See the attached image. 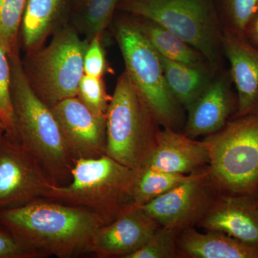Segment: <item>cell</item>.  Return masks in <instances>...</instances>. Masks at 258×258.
<instances>
[{
	"label": "cell",
	"mask_w": 258,
	"mask_h": 258,
	"mask_svg": "<svg viewBox=\"0 0 258 258\" xmlns=\"http://www.w3.org/2000/svg\"><path fill=\"white\" fill-rule=\"evenodd\" d=\"M83 71L86 76L102 78L107 71L105 52L101 44V35H96L88 42L83 60Z\"/></svg>",
	"instance_id": "cell-29"
},
{
	"label": "cell",
	"mask_w": 258,
	"mask_h": 258,
	"mask_svg": "<svg viewBox=\"0 0 258 258\" xmlns=\"http://www.w3.org/2000/svg\"><path fill=\"white\" fill-rule=\"evenodd\" d=\"M0 225L44 257L86 254L103 220L87 209L46 199L0 211Z\"/></svg>",
	"instance_id": "cell-1"
},
{
	"label": "cell",
	"mask_w": 258,
	"mask_h": 258,
	"mask_svg": "<svg viewBox=\"0 0 258 258\" xmlns=\"http://www.w3.org/2000/svg\"><path fill=\"white\" fill-rule=\"evenodd\" d=\"M54 186L39 161L5 134L0 142V211L43 198Z\"/></svg>",
	"instance_id": "cell-10"
},
{
	"label": "cell",
	"mask_w": 258,
	"mask_h": 258,
	"mask_svg": "<svg viewBox=\"0 0 258 258\" xmlns=\"http://www.w3.org/2000/svg\"><path fill=\"white\" fill-rule=\"evenodd\" d=\"M256 196H257V198H258V189H257V195H256Z\"/></svg>",
	"instance_id": "cell-33"
},
{
	"label": "cell",
	"mask_w": 258,
	"mask_h": 258,
	"mask_svg": "<svg viewBox=\"0 0 258 258\" xmlns=\"http://www.w3.org/2000/svg\"><path fill=\"white\" fill-rule=\"evenodd\" d=\"M231 30L244 35L246 28L258 11V0H227Z\"/></svg>",
	"instance_id": "cell-27"
},
{
	"label": "cell",
	"mask_w": 258,
	"mask_h": 258,
	"mask_svg": "<svg viewBox=\"0 0 258 258\" xmlns=\"http://www.w3.org/2000/svg\"><path fill=\"white\" fill-rule=\"evenodd\" d=\"M12 98L19 143L44 168L55 186L72 178L75 161L50 106L34 91L25 74L19 48L10 54Z\"/></svg>",
	"instance_id": "cell-2"
},
{
	"label": "cell",
	"mask_w": 258,
	"mask_h": 258,
	"mask_svg": "<svg viewBox=\"0 0 258 258\" xmlns=\"http://www.w3.org/2000/svg\"><path fill=\"white\" fill-rule=\"evenodd\" d=\"M78 98L96 116L106 118L111 96L106 93L103 77L83 75L80 82Z\"/></svg>",
	"instance_id": "cell-25"
},
{
	"label": "cell",
	"mask_w": 258,
	"mask_h": 258,
	"mask_svg": "<svg viewBox=\"0 0 258 258\" xmlns=\"http://www.w3.org/2000/svg\"><path fill=\"white\" fill-rule=\"evenodd\" d=\"M160 58L171 93L181 106L189 109L211 82L208 71L203 64L191 66L161 55Z\"/></svg>",
	"instance_id": "cell-19"
},
{
	"label": "cell",
	"mask_w": 258,
	"mask_h": 258,
	"mask_svg": "<svg viewBox=\"0 0 258 258\" xmlns=\"http://www.w3.org/2000/svg\"><path fill=\"white\" fill-rule=\"evenodd\" d=\"M115 37L125 71L159 125L176 130L182 119L181 105L166 83L160 55L135 22L121 21Z\"/></svg>",
	"instance_id": "cell-7"
},
{
	"label": "cell",
	"mask_w": 258,
	"mask_h": 258,
	"mask_svg": "<svg viewBox=\"0 0 258 258\" xmlns=\"http://www.w3.org/2000/svg\"><path fill=\"white\" fill-rule=\"evenodd\" d=\"M88 45L67 27L55 32L46 46L28 51L25 74L34 91L48 106L78 96Z\"/></svg>",
	"instance_id": "cell-6"
},
{
	"label": "cell",
	"mask_w": 258,
	"mask_h": 258,
	"mask_svg": "<svg viewBox=\"0 0 258 258\" xmlns=\"http://www.w3.org/2000/svg\"><path fill=\"white\" fill-rule=\"evenodd\" d=\"M0 225V258H43Z\"/></svg>",
	"instance_id": "cell-28"
},
{
	"label": "cell",
	"mask_w": 258,
	"mask_h": 258,
	"mask_svg": "<svg viewBox=\"0 0 258 258\" xmlns=\"http://www.w3.org/2000/svg\"><path fill=\"white\" fill-rule=\"evenodd\" d=\"M137 23L148 40L162 57L191 66L203 64L205 58L201 53L167 29L150 20Z\"/></svg>",
	"instance_id": "cell-20"
},
{
	"label": "cell",
	"mask_w": 258,
	"mask_h": 258,
	"mask_svg": "<svg viewBox=\"0 0 258 258\" xmlns=\"http://www.w3.org/2000/svg\"><path fill=\"white\" fill-rule=\"evenodd\" d=\"M221 42L230 64V76L237 90L235 117L258 112V48L245 35L227 30Z\"/></svg>",
	"instance_id": "cell-14"
},
{
	"label": "cell",
	"mask_w": 258,
	"mask_h": 258,
	"mask_svg": "<svg viewBox=\"0 0 258 258\" xmlns=\"http://www.w3.org/2000/svg\"><path fill=\"white\" fill-rule=\"evenodd\" d=\"M180 257L258 258V249L217 231L198 232L184 229L177 237Z\"/></svg>",
	"instance_id": "cell-17"
},
{
	"label": "cell",
	"mask_w": 258,
	"mask_h": 258,
	"mask_svg": "<svg viewBox=\"0 0 258 258\" xmlns=\"http://www.w3.org/2000/svg\"><path fill=\"white\" fill-rule=\"evenodd\" d=\"M236 110L237 101L227 80L220 78L211 81L187 110L184 134L195 139L216 133L227 124Z\"/></svg>",
	"instance_id": "cell-16"
},
{
	"label": "cell",
	"mask_w": 258,
	"mask_h": 258,
	"mask_svg": "<svg viewBox=\"0 0 258 258\" xmlns=\"http://www.w3.org/2000/svg\"><path fill=\"white\" fill-rule=\"evenodd\" d=\"M220 193L205 167L193 172L189 179L174 189L139 207L160 227L181 231L198 225Z\"/></svg>",
	"instance_id": "cell-9"
},
{
	"label": "cell",
	"mask_w": 258,
	"mask_h": 258,
	"mask_svg": "<svg viewBox=\"0 0 258 258\" xmlns=\"http://www.w3.org/2000/svg\"><path fill=\"white\" fill-rule=\"evenodd\" d=\"M197 226L223 232L258 249L257 197L221 192Z\"/></svg>",
	"instance_id": "cell-13"
},
{
	"label": "cell",
	"mask_w": 258,
	"mask_h": 258,
	"mask_svg": "<svg viewBox=\"0 0 258 258\" xmlns=\"http://www.w3.org/2000/svg\"><path fill=\"white\" fill-rule=\"evenodd\" d=\"M244 35L249 39V42L258 48V11L246 28Z\"/></svg>",
	"instance_id": "cell-30"
},
{
	"label": "cell",
	"mask_w": 258,
	"mask_h": 258,
	"mask_svg": "<svg viewBox=\"0 0 258 258\" xmlns=\"http://www.w3.org/2000/svg\"><path fill=\"white\" fill-rule=\"evenodd\" d=\"M121 8L175 34L217 69L221 36L205 0H126Z\"/></svg>",
	"instance_id": "cell-8"
},
{
	"label": "cell",
	"mask_w": 258,
	"mask_h": 258,
	"mask_svg": "<svg viewBox=\"0 0 258 258\" xmlns=\"http://www.w3.org/2000/svg\"><path fill=\"white\" fill-rule=\"evenodd\" d=\"M157 120L126 73L118 78L106 113V155L139 171L155 146Z\"/></svg>",
	"instance_id": "cell-4"
},
{
	"label": "cell",
	"mask_w": 258,
	"mask_h": 258,
	"mask_svg": "<svg viewBox=\"0 0 258 258\" xmlns=\"http://www.w3.org/2000/svg\"><path fill=\"white\" fill-rule=\"evenodd\" d=\"M137 174L138 171L106 154L78 159L69 184L54 186L43 199L87 209L107 225L137 206L134 191Z\"/></svg>",
	"instance_id": "cell-3"
},
{
	"label": "cell",
	"mask_w": 258,
	"mask_h": 258,
	"mask_svg": "<svg viewBox=\"0 0 258 258\" xmlns=\"http://www.w3.org/2000/svg\"><path fill=\"white\" fill-rule=\"evenodd\" d=\"M118 0H86L83 24L90 40L108 26Z\"/></svg>",
	"instance_id": "cell-26"
},
{
	"label": "cell",
	"mask_w": 258,
	"mask_h": 258,
	"mask_svg": "<svg viewBox=\"0 0 258 258\" xmlns=\"http://www.w3.org/2000/svg\"><path fill=\"white\" fill-rule=\"evenodd\" d=\"M86 0H77V3H79V5L81 4H85Z\"/></svg>",
	"instance_id": "cell-32"
},
{
	"label": "cell",
	"mask_w": 258,
	"mask_h": 258,
	"mask_svg": "<svg viewBox=\"0 0 258 258\" xmlns=\"http://www.w3.org/2000/svg\"><path fill=\"white\" fill-rule=\"evenodd\" d=\"M0 123L5 127L6 136L19 142L15 126L14 108L12 98V69L10 52L0 39Z\"/></svg>",
	"instance_id": "cell-22"
},
{
	"label": "cell",
	"mask_w": 258,
	"mask_h": 258,
	"mask_svg": "<svg viewBox=\"0 0 258 258\" xmlns=\"http://www.w3.org/2000/svg\"><path fill=\"white\" fill-rule=\"evenodd\" d=\"M5 134H6V132H5V127L0 123V142H1L2 139L4 137Z\"/></svg>",
	"instance_id": "cell-31"
},
{
	"label": "cell",
	"mask_w": 258,
	"mask_h": 258,
	"mask_svg": "<svg viewBox=\"0 0 258 258\" xmlns=\"http://www.w3.org/2000/svg\"><path fill=\"white\" fill-rule=\"evenodd\" d=\"M181 231L159 227L142 247L126 258L180 257L177 237Z\"/></svg>",
	"instance_id": "cell-24"
},
{
	"label": "cell",
	"mask_w": 258,
	"mask_h": 258,
	"mask_svg": "<svg viewBox=\"0 0 258 258\" xmlns=\"http://www.w3.org/2000/svg\"><path fill=\"white\" fill-rule=\"evenodd\" d=\"M159 227L137 205L114 221L100 227L90 241L86 253L100 258H126L142 247Z\"/></svg>",
	"instance_id": "cell-12"
},
{
	"label": "cell",
	"mask_w": 258,
	"mask_h": 258,
	"mask_svg": "<svg viewBox=\"0 0 258 258\" xmlns=\"http://www.w3.org/2000/svg\"><path fill=\"white\" fill-rule=\"evenodd\" d=\"M191 174L167 172L144 166L137 174L134 191L136 205L142 206L170 191L189 179Z\"/></svg>",
	"instance_id": "cell-21"
},
{
	"label": "cell",
	"mask_w": 258,
	"mask_h": 258,
	"mask_svg": "<svg viewBox=\"0 0 258 258\" xmlns=\"http://www.w3.org/2000/svg\"><path fill=\"white\" fill-rule=\"evenodd\" d=\"M28 0H0V39L10 53L18 48V35Z\"/></svg>",
	"instance_id": "cell-23"
},
{
	"label": "cell",
	"mask_w": 258,
	"mask_h": 258,
	"mask_svg": "<svg viewBox=\"0 0 258 258\" xmlns=\"http://www.w3.org/2000/svg\"><path fill=\"white\" fill-rule=\"evenodd\" d=\"M74 161L106 154V118L96 116L78 97L51 106Z\"/></svg>",
	"instance_id": "cell-11"
},
{
	"label": "cell",
	"mask_w": 258,
	"mask_h": 258,
	"mask_svg": "<svg viewBox=\"0 0 258 258\" xmlns=\"http://www.w3.org/2000/svg\"><path fill=\"white\" fill-rule=\"evenodd\" d=\"M69 0H28L23 21L22 39L27 52L39 48L58 28Z\"/></svg>",
	"instance_id": "cell-18"
},
{
	"label": "cell",
	"mask_w": 258,
	"mask_h": 258,
	"mask_svg": "<svg viewBox=\"0 0 258 258\" xmlns=\"http://www.w3.org/2000/svg\"><path fill=\"white\" fill-rule=\"evenodd\" d=\"M210 162V151L205 141L199 142L164 127L156 136L154 150L145 166L177 174H189L204 169Z\"/></svg>",
	"instance_id": "cell-15"
},
{
	"label": "cell",
	"mask_w": 258,
	"mask_h": 258,
	"mask_svg": "<svg viewBox=\"0 0 258 258\" xmlns=\"http://www.w3.org/2000/svg\"><path fill=\"white\" fill-rule=\"evenodd\" d=\"M204 141L210 151L209 174L220 191L257 195L258 112L229 120Z\"/></svg>",
	"instance_id": "cell-5"
}]
</instances>
